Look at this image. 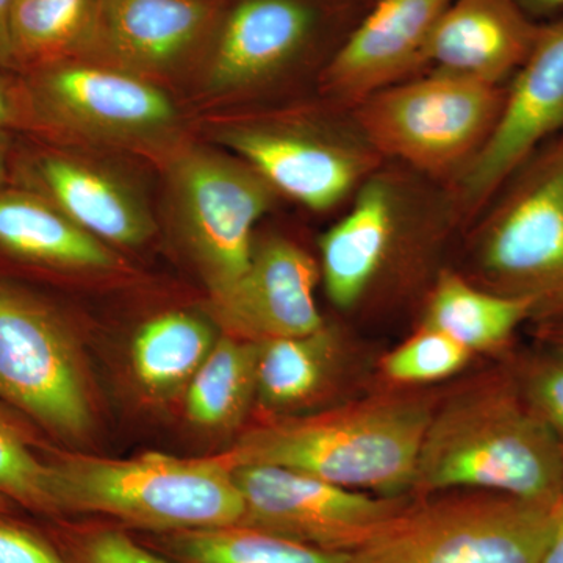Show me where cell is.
Instances as JSON below:
<instances>
[{"label": "cell", "instance_id": "2", "mask_svg": "<svg viewBox=\"0 0 563 563\" xmlns=\"http://www.w3.org/2000/svg\"><path fill=\"white\" fill-rule=\"evenodd\" d=\"M432 401L383 395L312 417L262 422L243 433L222 461L231 468L269 465L380 496L412 490Z\"/></svg>", "mask_w": 563, "mask_h": 563}, {"label": "cell", "instance_id": "26", "mask_svg": "<svg viewBox=\"0 0 563 563\" xmlns=\"http://www.w3.org/2000/svg\"><path fill=\"white\" fill-rule=\"evenodd\" d=\"M328 328L299 336L261 342L257 399L269 410H287L312 399L324 384L335 354Z\"/></svg>", "mask_w": 563, "mask_h": 563}, {"label": "cell", "instance_id": "30", "mask_svg": "<svg viewBox=\"0 0 563 563\" xmlns=\"http://www.w3.org/2000/svg\"><path fill=\"white\" fill-rule=\"evenodd\" d=\"M520 390L563 446V352L537 363Z\"/></svg>", "mask_w": 563, "mask_h": 563}, {"label": "cell", "instance_id": "18", "mask_svg": "<svg viewBox=\"0 0 563 563\" xmlns=\"http://www.w3.org/2000/svg\"><path fill=\"white\" fill-rule=\"evenodd\" d=\"M542 24L518 0H451L426 44L437 70L501 85L531 54Z\"/></svg>", "mask_w": 563, "mask_h": 563}, {"label": "cell", "instance_id": "10", "mask_svg": "<svg viewBox=\"0 0 563 563\" xmlns=\"http://www.w3.org/2000/svg\"><path fill=\"white\" fill-rule=\"evenodd\" d=\"M233 476L244 503L240 525L333 553L363 547L409 504L280 466H236Z\"/></svg>", "mask_w": 563, "mask_h": 563}, {"label": "cell", "instance_id": "37", "mask_svg": "<svg viewBox=\"0 0 563 563\" xmlns=\"http://www.w3.org/2000/svg\"><path fill=\"white\" fill-rule=\"evenodd\" d=\"M14 507H16V504L11 501L10 498H7L5 495H2V493H0V514H11L13 512Z\"/></svg>", "mask_w": 563, "mask_h": 563}, {"label": "cell", "instance_id": "20", "mask_svg": "<svg viewBox=\"0 0 563 563\" xmlns=\"http://www.w3.org/2000/svg\"><path fill=\"white\" fill-rule=\"evenodd\" d=\"M395 222L390 185L373 179L363 185L350 213L321 236L322 279L336 307L354 306L372 284L390 247Z\"/></svg>", "mask_w": 563, "mask_h": 563}, {"label": "cell", "instance_id": "14", "mask_svg": "<svg viewBox=\"0 0 563 563\" xmlns=\"http://www.w3.org/2000/svg\"><path fill=\"white\" fill-rule=\"evenodd\" d=\"M218 0H101L84 60L147 77L166 73L209 43Z\"/></svg>", "mask_w": 563, "mask_h": 563}, {"label": "cell", "instance_id": "13", "mask_svg": "<svg viewBox=\"0 0 563 563\" xmlns=\"http://www.w3.org/2000/svg\"><path fill=\"white\" fill-rule=\"evenodd\" d=\"M218 140L276 192L317 211L342 202L373 162L361 147L296 125H232Z\"/></svg>", "mask_w": 563, "mask_h": 563}, {"label": "cell", "instance_id": "29", "mask_svg": "<svg viewBox=\"0 0 563 563\" xmlns=\"http://www.w3.org/2000/svg\"><path fill=\"white\" fill-rule=\"evenodd\" d=\"M49 537L66 563H174L117 528L55 520Z\"/></svg>", "mask_w": 563, "mask_h": 563}, {"label": "cell", "instance_id": "17", "mask_svg": "<svg viewBox=\"0 0 563 563\" xmlns=\"http://www.w3.org/2000/svg\"><path fill=\"white\" fill-rule=\"evenodd\" d=\"M451 0H380L344 41L324 73L336 98L358 106L422 65V54Z\"/></svg>", "mask_w": 563, "mask_h": 563}, {"label": "cell", "instance_id": "12", "mask_svg": "<svg viewBox=\"0 0 563 563\" xmlns=\"http://www.w3.org/2000/svg\"><path fill=\"white\" fill-rule=\"evenodd\" d=\"M20 136L11 185L38 192L109 246H140L151 239V211L124 181L49 144H21Z\"/></svg>", "mask_w": 563, "mask_h": 563}, {"label": "cell", "instance_id": "22", "mask_svg": "<svg viewBox=\"0 0 563 563\" xmlns=\"http://www.w3.org/2000/svg\"><path fill=\"white\" fill-rule=\"evenodd\" d=\"M261 343L225 333L188 383L187 415L210 431L239 424L257 396Z\"/></svg>", "mask_w": 563, "mask_h": 563}, {"label": "cell", "instance_id": "3", "mask_svg": "<svg viewBox=\"0 0 563 563\" xmlns=\"http://www.w3.org/2000/svg\"><path fill=\"white\" fill-rule=\"evenodd\" d=\"M47 462L55 520L102 515L151 533L240 525L244 503L221 455L184 459L147 453L133 459L54 454Z\"/></svg>", "mask_w": 563, "mask_h": 563}, {"label": "cell", "instance_id": "21", "mask_svg": "<svg viewBox=\"0 0 563 563\" xmlns=\"http://www.w3.org/2000/svg\"><path fill=\"white\" fill-rule=\"evenodd\" d=\"M532 317L529 299L477 290L457 274L443 273L422 325L443 332L473 354L499 350Z\"/></svg>", "mask_w": 563, "mask_h": 563}, {"label": "cell", "instance_id": "24", "mask_svg": "<svg viewBox=\"0 0 563 563\" xmlns=\"http://www.w3.org/2000/svg\"><path fill=\"white\" fill-rule=\"evenodd\" d=\"M213 328L187 312L158 314L133 336V374L141 387L168 395L188 384L217 343Z\"/></svg>", "mask_w": 563, "mask_h": 563}, {"label": "cell", "instance_id": "5", "mask_svg": "<svg viewBox=\"0 0 563 563\" xmlns=\"http://www.w3.org/2000/svg\"><path fill=\"white\" fill-rule=\"evenodd\" d=\"M506 88L435 70L391 85L357 106L358 125L374 150L433 176L465 172L488 140Z\"/></svg>", "mask_w": 563, "mask_h": 563}, {"label": "cell", "instance_id": "6", "mask_svg": "<svg viewBox=\"0 0 563 563\" xmlns=\"http://www.w3.org/2000/svg\"><path fill=\"white\" fill-rule=\"evenodd\" d=\"M0 401L66 442L92 428L90 385L68 321L38 292L3 277Z\"/></svg>", "mask_w": 563, "mask_h": 563}, {"label": "cell", "instance_id": "8", "mask_svg": "<svg viewBox=\"0 0 563 563\" xmlns=\"http://www.w3.org/2000/svg\"><path fill=\"white\" fill-rule=\"evenodd\" d=\"M495 210L483 265L504 295L533 303V317L563 322V135L533 155Z\"/></svg>", "mask_w": 563, "mask_h": 563}, {"label": "cell", "instance_id": "7", "mask_svg": "<svg viewBox=\"0 0 563 563\" xmlns=\"http://www.w3.org/2000/svg\"><path fill=\"white\" fill-rule=\"evenodd\" d=\"M173 211L211 299L225 295L250 266L254 229L276 190L236 155L191 147L169 168Z\"/></svg>", "mask_w": 563, "mask_h": 563}, {"label": "cell", "instance_id": "27", "mask_svg": "<svg viewBox=\"0 0 563 563\" xmlns=\"http://www.w3.org/2000/svg\"><path fill=\"white\" fill-rule=\"evenodd\" d=\"M0 493L16 506L55 520L47 462L36 453L31 433L0 407Z\"/></svg>", "mask_w": 563, "mask_h": 563}, {"label": "cell", "instance_id": "28", "mask_svg": "<svg viewBox=\"0 0 563 563\" xmlns=\"http://www.w3.org/2000/svg\"><path fill=\"white\" fill-rule=\"evenodd\" d=\"M472 352L443 332L422 325L384 358V373L401 384H428L461 372Z\"/></svg>", "mask_w": 563, "mask_h": 563}, {"label": "cell", "instance_id": "9", "mask_svg": "<svg viewBox=\"0 0 563 563\" xmlns=\"http://www.w3.org/2000/svg\"><path fill=\"white\" fill-rule=\"evenodd\" d=\"M41 139L73 136L135 143L173 131L177 109L147 77L69 58L21 74Z\"/></svg>", "mask_w": 563, "mask_h": 563}, {"label": "cell", "instance_id": "23", "mask_svg": "<svg viewBox=\"0 0 563 563\" xmlns=\"http://www.w3.org/2000/svg\"><path fill=\"white\" fill-rule=\"evenodd\" d=\"M151 547L174 563H346L350 555L318 550L244 525L152 533Z\"/></svg>", "mask_w": 563, "mask_h": 563}, {"label": "cell", "instance_id": "1", "mask_svg": "<svg viewBox=\"0 0 563 563\" xmlns=\"http://www.w3.org/2000/svg\"><path fill=\"white\" fill-rule=\"evenodd\" d=\"M476 488L532 501L563 499V446L520 388L487 379L433 409L412 490Z\"/></svg>", "mask_w": 563, "mask_h": 563}, {"label": "cell", "instance_id": "34", "mask_svg": "<svg viewBox=\"0 0 563 563\" xmlns=\"http://www.w3.org/2000/svg\"><path fill=\"white\" fill-rule=\"evenodd\" d=\"M18 136H20L18 133L0 129V190L11 185V169H13Z\"/></svg>", "mask_w": 563, "mask_h": 563}, {"label": "cell", "instance_id": "16", "mask_svg": "<svg viewBox=\"0 0 563 563\" xmlns=\"http://www.w3.org/2000/svg\"><path fill=\"white\" fill-rule=\"evenodd\" d=\"M318 27L310 0H233L218 5L209 38L207 87L247 90L273 79L306 51Z\"/></svg>", "mask_w": 563, "mask_h": 563}, {"label": "cell", "instance_id": "19", "mask_svg": "<svg viewBox=\"0 0 563 563\" xmlns=\"http://www.w3.org/2000/svg\"><path fill=\"white\" fill-rule=\"evenodd\" d=\"M0 261L38 272H107L118 265L109 244L18 185L0 190Z\"/></svg>", "mask_w": 563, "mask_h": 563}, {"label": "cell", "instance_id": "32", "mask_svg": "<svg viewBox=\"0 0 563 563\" xmlns=\"http://www.w3.org/2000/svg\"><path fill=\"white\" fill-rule=\"evenodd\" d=\"M0 129L36 136L35 114L21 74L0 70Z\"/></svg>", "mask_w": 563, "mask_h": 563}, {"label": "cell", "instance_id": "35", "mask_svg": "<svg viewBox=\"0 0 563 563\" xmlns=\"http://www.w3.org/2000/svg\"><path fill=\"white\" fill-rule=\"evenodd\" d=\"M529 16L563 13V0H518Z\"/></svg>", "mask_w": 563, "mask_h": 563}, {"label": "cell", "instance_id": "11", "mask_svg": "<svg viewBox=\"0 0 563 563\" xmlns=\"http://www.w3.org/2000/svg\"><path fill=\"white\" fill-rule=\"evenodd\" d=\"M563 129V14L542 24L483 150L463 172V198L483 206Z\"/></svg>", "mask_w": 563, "mask_h": 563}, {"label": "cell", "instance_id": "33", "mask_svg": "<svg viewBox=\"0 0 563 563\" xmlns=\"http://www.w3.org/2000/svg\"><path fill=\"white\" fill-rule=\"evenodd\" d=\"M14 0H0V70L18 73L14 62L11 20H13Z\"/></svg>", "mask_w": 563, "mask_h": 563}, {"label": "cell", "instance_id": "4", "mask_svg": "<svg viewBox=\"0 0 563 563\" xmlns=\"http://www.w3.org/2000/svg\"><path fill=\"white\" fill-rule=\"evenodd\" d=\"M562 503L477 492L407 504L346 563H540Z\"/></svg>", "mask_w": 563, "mask_h": 563}, {"label": "cell", "instance_id": "25", "mask_svg": "<svg viewBox=\"0 0 563 563\" xmlns=\"http://www.w3.org/2000/svg\"><path fill=\"white\" fill-rule=\"evenodd\" d=\"M101 0H14L11 38L18 73L79 58Z\"/></svg>", "mask_w": 563, "mask_h": 563}, {"label": "cell", "instance_id": "15", "mask_svg": "<svg viewBox=\"0 0 563 563\" xmlns=\"http://www.w3.org/2000/svg\"><path fill=\"white\" fill-rule=\"evenodd\" d=\"M318 266L290 240L272 236L255 243L246 272L213 301L225 331L251 342L313 333L324 328L314 287Z\"/></svg>", "mask_w": 563, "mask_h": 563}, {"label": "cell", "instance_id": "31", "mask_svg": "<svg viewBox=\"0 0 563 563\" xmlns=\"http://www.w3.org/2000/svg\"><path fill=\"white\" fill-rule=\"evenodd\" d=\"M0 563H66L49 533L0 514Z\"/></svg>", "mask_w": 563, "mask_h": 563}, {"label": "cell", "instance_id": "38", "mask_svg": "<svg viewBox=\"0 0 563 563\" xmlns=\"http://www.w3.org/2000/svg\"><path fill=\"white\" fill-rule=\"evenodd\" d=\"M551 329H553L555 342L563 344V322H558V324L551 325Z\"/></svg>", "mask_w": 563, "mask_h": 563}, {"label": "cell", "instance_id": "36", "mask_svg": "<svg viewBox=\"0 0 563 563\" xmlns=\"http://www.w3.org/2000/svg\"><path fill=\"white\" fill-rule=\"evenodd\" d=\"M540 563H563V503L561 517H559L558 531H555L553 543L548 548Z\"/></svg>", "mask_w": 563, "mask_h": 563}]
</instances>
